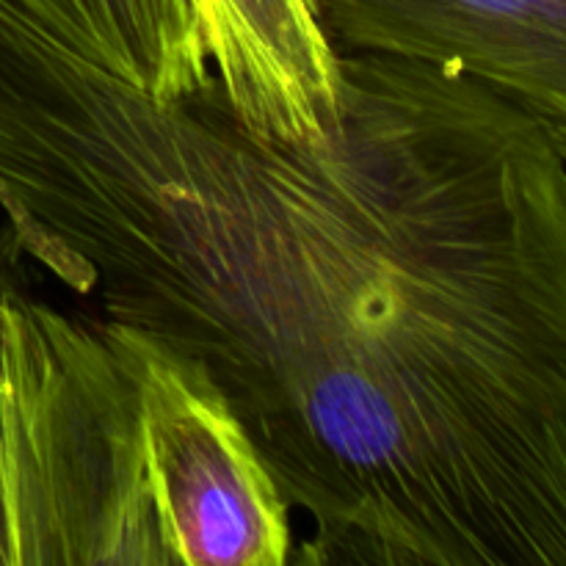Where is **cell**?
<instances>
[{
  "label": "cell",
  "instance_id": "3",
  "mask_svg": "<svg viewBox=\"0 0 566 566\" xmlns=\"http://www.w3.org/2000/svg\"><path fill=\"white\" fill-rule=\"evenodd\" d=\"M343 53L442 64L528 114L566 158V0H315Z\"/></svg>",
  "mask_w": 566,
  "mask_h": 566
},
{
  "label": "cell",
  "instance_id": "2",
  "mask_svg": "<svg viewBox=\"0 0 566 566\" xmlns=\"http://www.w3.org/2000/svg\"><path fill=\"white\" fill-rule=\"evenodd\" d=\"M238 420L202 359L77 318L0 276V448L11 566H177Z\"/></svg>",
  "mask_w": 566,
  "mask_h": 566
},
{
  "label": "cell",
  "instance_id": "1",
  "mask_svg": "<svg viewBox=\"0 0 566 566\" xmlns=\"http://www.w3.org/2000/svg\"><path fill=\"white\" fill-rule=\"evenodd\" d=\"M0 210L202 359L293 566H566V158L464 72L343 53L318 133L155 99L0 0Z\"/></svg>",
  "mask_w": 566,
  "mask_h": 566
},
{
  "label": "cell",
  "instance_id": "6",
  "mask_svg": "<svg viewBox=\"0 0 566 566\" xmlns=\"http://www.w3.org/2000/svg\"><path fill=\"white\" fill-rule=\"evenodd\" d=\"M0 566H11V514H9V492H6L3 448H0Z\"/></svg>",
  "mask_w": 566,
  "mask_h": 566
},
{
  "label": "cell",
  "instance_id": "4",
  "mask_svg": "<svg viewBox=\"0 0 566 566\" xmlns=\"http://www.w3.org/2000/svg\"><path fill=\"white\" fill-rule=\"evenodd\" d=\"M216 86L247 125L318 133L340 103V50L315 0H197Z\"/></svg>",
  "mask_w": 566,
  "mask_h": 566
},
{
  "label": "cell",
  "instance_id": "5",
  "mask_svg": "<svg viewBox=\"0 0 566 566\" xmlns=\"http://www.w3.org/2000/svg\"><path fill=\"white\" fill-rule=\"evenodd\" d=\"M75 53L155 99L210 81L197 0H17Z\"/></svg>",
  "mask_w": 566,
  "mask_h": 566
}]
</instances>
